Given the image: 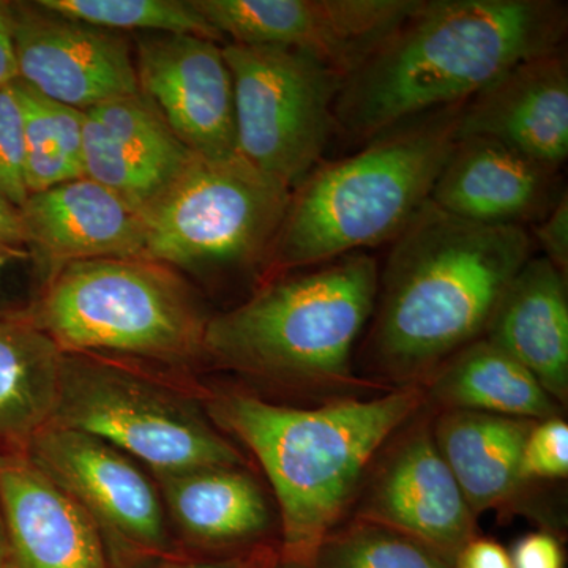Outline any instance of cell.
<instances>
[{
  "label": "cell",
  "instance_id": "2",
  "mask_svg": "<svg viewBox=\"0 0 568 568\" xmlns=\"http://www.w3.org/2000/svg\"><path fill=\"white\" fill-rule=\"evenodd\" d=\"M534 248L526 227L466 222L428 201L379 271L368 353L381 375L424 386L452 355L484 338Z\"/></svg>",
  "mask_w": 568,
  "mask_h": 568
},
{
  "label": "cell",
  "instance_id": "35",
  "mask_svg": "<svg viewBox=\"0 0 568 568\" xmlns=\"http://www.w3.org/2000/svg\"><path fill=\"white\" fill-rule=\"evenodd\" d=\"M245 552L222 556V558H181V556H170V558L155 564L151 568H237Z\"/></svg>",
  "mask_w": 568,
  "mask_h": 568
},
{
  "label": "cell",
  "instance_id": "5",
  "mask_svg": "<svg viewBox=\"0 0 568 568\" xmlns=\"http://www.w3.org/2000/svg\"><path fill=\"white\" fill-rule=\"evenodd\" d=\"M379 264L357 252L260 283L245 302L211 316L204 361L310 390L364 386L353 353L375 313Z\"/></svg>",
  "mask_w": 568,
  "mask_h": 568
},
{
  "label": "cell",
  "instance_id": "11",
  "mask_svg": "<svg viewBox=\"0 0 568 568\" xmlns=\"http://www.w3.org/2000/svg\"><path fill=\"white\" fill-rule=\"evenodd\" d=\"M226 43L276 47L346 77L418 0H192Z\"/></svg>",
  "mask_w": 568,
  "mask_h": 568
},
{
  "label": "cell",
  "instance_id": "25",
  "mask_svg": "<svg viewBox=\"0 0 568 568\" xmlns=\"http://www.w3.org/2000/svg\"><path fill=\"white\" fill-rule=\"evenodd\" d=\"M13 89L21 106L29 194L84 178V111L52 102L20 80Z\"/></svg>",
  "mask_w": 568,
  "mask_h": 568
},
{
  "label": "cell",
  "instance_id": "14",
  "mask_svg": "<svg viewBox=\"0 0 568 568\" xmlns=\"http://www.w3.org/2000/svg\"><path fill=\"white\" fill-rule=\"evenodd\" d=\"M140 93L194 155L237 153L234 82L219 41L145 33L134 50Z\"/></svg>",
  "mask_w": 568,
  "mask_h": 568
},
{
  "label": "cell",
  "instance_id": "22",
  "mask_svg": "<svg viewBox=\"0 0 568 568\" xmlns=\"http://www.w3.org/2000/svg\"><path fill=\"white\" fill-rule=\"evenodd\" d=\"M532 420L474 410H440L433 437L473 514L514 507L530 484L521 454Z\"/></svg>",
  "mask_w": 568,
  "mask_h": 568
},
{
  "label": "cell",
  "instance_id": "16",
  "mask_svg": "<svg viewBox=\"0 0 568 568\" xmlns=\"http://www.w3.org/2000/svg\"><path fill=\"white\" fill-rule=\"evenodd\" d=\"M193 155L141 93L84 111V178L142 213L181 175Z\"/></svg>",
  "mask_w": 568,
  "mask_h": 568
},
{
  "label": "cell",
  "instance_id": "27",
  "mask_svg": "<svg viewBox=\"0 0 568 568\" xmlns=\"http://www.w3.org/2000/svg\"><path fill=\"white\" fill-rule=\"evenodd\" d=\"M312 568H454L435 551L394 530L353 519L317 549Z\"/></svg>",
  "mask_w": 568,
  "mask_h": 568
},
{
  "label": "cell",
  "instance_id": "6",
  "mask_svg": "<svg viewBox=\"0 0 568 568\" xmlns=\"http://www.w3.org/2000/svg\"><path fill=\"white\" fill-rule=\"evenodd\" d=\"M24 316L65 354H122L168 365L204 361L211 316L192 284L145 257H103L47 275Z\"/></svg>",
  "mask_w": 568,
  "mask_h": 568
},
{
  "label": "cell",
  "instance_id": "30",
  "mask_svg": "<svg viewBox=\"0 0 568 568\" xmlns=\"http://www.w3.org/2000/svg\"><path fill=\"white\" fill-rule=\"evenodd\" d=\"M534 246L544 252L549 263L560 272L568 271V194H562L559 203L545 216L541 222L534 224Z\"/></svg>",
  "mask_w": 568,
  "mask_h": 568
},
{
  "label": "cell",
  "instance_id": "21",
  "mask_svg": "<svg viewBox=\"0 0 568 568\" xmlns=\"http://www.w3.org/2000/svg\"><path fill=\"white\" fill-rule=\"evenodd\" d=\"M153 477L171 518L194 545L248 547L271 528L267 497L246 467H197Z\"/></svg>",
  "mask_w": 568,
  "mask_h": 568
},
{
  "label": "cell",
  "instance_id": "23",
  "mask_svg": "<svg viewBox=\"0 0 568 568\" xmlns=\"http://www.w3.org/2000/svg\"><path fill=\"white\" fill-rule=\"evenodd\" d=\"M426 405L493 416L547 420L560 406L528 369L487 338L452 355L424 384Z\"/></svg>",
  "mask_w": 568,
  "mask_h": 568
},
{
  "label": "cell",
  "instance_id": "15",
  "mask_svg": "<svg viewBox=\"0 0 568 568\" xmlns=\"http://www.w3.org/2000/svg\"><path fill=\"white\" fill-rule=\"evenodd\" d=\"M566 192L560 170L489 138L462 136L429 201L466 222L528 230L529 224L541 222Z\"/></svg>",
  "mask_w": 568,
  "mask_h": 568
},
{
  "label": "cell",
  "instance_id": "7",
  "mask_svg": "<svg viewBox=\"0 0 568 568\" xmlns=\"http://www.w3.org/2000/svg\"><path fill=\"white\" fill-rule=\"evenodd\" d=\"M291 193L239 153L193 155L144 212L142 257L175 271L257 275L261 283Z\"/></svg>",
  "mask_w": 568,
  "mask_h": 568
},
{
  "label": "cell",
  "instance_id": "28",
  "mask_svg": "<svg viewBox=\"0 0 568 568\" xmlns=\"http://www.w3.org/2000/svg\"><path fill=\"white\" fill-rule=\"evenodd\" d=\"M0 194L20 209L29 197L24 178V130L13 82L0 88Z\"/></svg>",
  "mask_w": 568,
  "mask_h": 568
},
{
  "label": "cell",
  "instance_id": "38",
  "mask_svg": "<svg viewBox=\"0 0 568 568\" xmlns=\"http://www.w3.org/2000/svg\"><path fill=\"white\" fill-rule=\"evenodd\" d=\"M7 566V532L3 523L2 507H0V568Z\"/></svg>",
  "mask_w": 568,
  "mask_h": 568
},
{
  "label": "cell",
  "instance_id": "1",
  "mask_svg": "<svg viewBox=\"0 0 568 568\" xmlns=\"http://www.w3.org/2000/svg\"><path fill=\"white\" fill-rule=\"evenodd\" d=\"M560 0H418L343 81L336 133L365 144L398 123L467 102L511 67L562 50Z\"/></svg>",
  "mask_w": 568,
  "mask_h": 568
},
{
  "label": "cell",
  "instance_id": "32",
  "mask_svg": "<svg viewBox=\"0 0 568 568\" xmlns=\"http://www.w3.org/2000/svg\"><path fill=\"white\" fill-rule=\"evenodd\" d=\"M454 568H514L510 552L489 538L476 537L459 551Z\"/></svg>",
  "mask_w": 568,
  "mask_h": 568
},
{
  "label": "cell",
  "instance_id": "24",
  "mask_svg": "<svg viewBox=\"0 0 568 568\" xmlns=\"http://www.w3.org/2000/svg\"><path fill=\"white\" fill-rule=\"evenodd\" d=\"M63 357L22 310L0 321V450H24L54 418Z\"/></svg>",
  "mask_w": 568,
  "mask_h": 568
},
{
  "label": "cell",
  "instance_id": "36",
  "mask_svg": "<svg viewBox=\"0 0 568 568\" xmlns=\"http://www.w3.org/2000/svg\"><path fill=\"white\" fill-rule=\"evenodd\" d=\"M29 261H32V254L28 248H17V246L0 244V286H2L3 276L13 265L29 263ZM20 312H11V310L6 308L2 293H0V321L9 320V317L18 315Z\"/></svg>",
  "mask_w": 568,
  "mask_h": 568
},
{
  "label": "cell",
  "instance_id": "26",
  "mask_svg": "<svg viewBox=\"0 0 568 568\" xmlns=\"http://www.w3.org/2000/svg\"><path fill=\"white\" fill-rule=\"evenodd\" d=\"M43 9L108 29L145 33H179L226 44L194 9L192 0H37Z\"/></svg>",
  "mask_w": 568,
  "mask_h": 568
},
{
  "label": "cell",
  "instance_id": "18",
  "mask_svg": "<svg viewBox=\"0 0 568 568\" xmlns=\"http://www.w3.org/2000/svg\"><path fill=\"white\" fill-rule=\"evenodd\" d=\"M462 136L500 142L545 166L568 156V61L558 50L519 62L467 100Z\"/></svg>",
  "mask_w": 568,
  "mask_h": 568
},
{
  "label": "cell",
  "instance_id": "8",
  "mask_svg": "<svg viewBox=\"0 0 568 568\" xmlns=\"http://www.w3.org/2000/svg\"><path fill=\"white\" fill-rule=\"evenodd\" d=\"M201 394L179 390L104 355L65 354L51 424L99 437L153 474L245 467L244 455L205 414Z\"/></svg>",
  "mask_w": 568,
  "mask_h": 568
},
{
  "label": "cell",
  "instance_id": "31",
  "mask_svg": "<svg viewBox=\"0 0 568 568\" xmlns=\"http://www.w3.org/2000/svg\"><path fill=\"white\" fill-rule=\"evenodd\" d=\"M510 556L514 568H566V552L551 532L526 534Z\"/></svg>",
  "mask_w": 568,
  "mask_h": 568
},
{
  "label": "cell",
  "instance_id": "17",
  "mask_svg": "<svg viewBox=\"0 0 568 568\" xmlns=\"http://www.w3.org/2000/svg\"><path fill=\"white\" fill-rule=\"evenodd\" d=\"M6 568H111L91 518L24 450H0Z\"/></svg>",
  "mask_w": 568,
  "mask_h": 568
},
{
  "label": "cell",
  "instance_id": "19",
  "mask_svg": "<svg viewBox=\"0 0 568 568\" xmlns=\"http://www.w3.org/2000/svg\"><path fill=\"white\" fill-rule=\"evenodd\" d=\"M26 248L47 275L78 261L142 257V212L88 178L29 194L20 209Z\"/></svg>",
  "mask_w": 568,
  "mask_h": 568
},
{
  "label": "cell",
  "instance_id": "20",
  "mask_svg": "<svg viewBox=\"0 0 568 568\" xmlns=\"http://www.w3.org/2000/svg\"><path fill=\"white\" fill-rule=\"evenodd\" d=\"M484 338L536 377L558 405L568 399L567 274L532 256L500 297Z\"/></svg>",
  "mask_w": 568,
  "mask_h": 568
},
{
  "label": "cell",
  "instance_id": "29",
  "mask_svg": "<svg viewBox=\"0 0 568 568\" xmlns=\"http://www.w3.org/2000/svg\"><path fill=\"white\" fill-rule=\"evenodd\" d=\"M521 474L528 484L568 476V425L560 417L534 422L521 454Z\"/></svg>",
  "mask_w": 568,
  "mask_h": 568
},
{
  "label": "cell",
  "instance_id": "4",
  "mask_svg": "<svg viewBox=\"0 0 568 568\" xmlns=\"http://www.w3.org/2000/svg\"><path fill=\"white\" fill-rule=\"evenodd\" d=\"M465 104L425 112L353 155L317 164L291 193L263 282L392 244L432 197L459 140Z\"/></svg>",
  "mask_w": 568,
  "mask_h": 568
},
{
  "label": "cell",
  "instance_id": "37",
  "mask_svg": "<svg viewBox=\"0 0 568 568\" xmlns=\"http://www.w3.org/2000/svg\"><path fill=\"white\" fill-rule=\"evenodd\" d=\"M237 568H283L278 547L261 544L248 549Z\"/></svg>",
  "mask_w": 568,
  "mask_h": 568
},
{
  "label": "cell",
  "instance_id": "10",
  "mask_svg": "<svg viewBox=\"0 0 568 568\" xmlns=\"http://www.w3.org/2000/svg\"><path fill=\"white\" fill-rule=\"evenodd\" d=\"M24 452L91 518L111 568H151L173 556L159 488L129 455L58 424Z\"/></svg>",
  "mask_w": 568,
  "mask_h": 568
},
{
  "label": "cell",
  "instance_id": "12",
  "mask_svg": "<svg viewBox=\"0 0 568 568\" xmlns=\"http://www.w3.org/2000/svg\"><path fill=\"white\" fill-rule=\"evenodd\" d=\"M407 422L398 439L369 467L354 519L402 534L454 566L477 536V517L448 469L433 437V420Z\"/></svg>",
  "mask_w": 568,
  "mask_h": 568
},
{
  "label": "cell",
  "instance_id": "34",
  "mask_svg": "<svg viewBox=\"0 0 568 568\" xmlns=\"http://www.w3.org/2000/svg\"><path fill=\"white\" fill-rule=\"evenodd\" d=\"M0 244L26 248L24 224L20 207L0 194Z\"/></svg>",
  "mask_w": 568,
  "mask_h": 568
},
{
  "label": "cell",
  "instance_id": "3",
  "mask_svg": "<svg viewBox=\"0 0 568 568\" xmlns=\"http://www.w3.org/2000/svg\"><path fill=\"white\" fill-rule=\"evenodd\" d=\"M200 399L212 424L244 444L271 481L282 523L283 568H312L373 459L426 406L422 386L308 409L239 390H203Z\"/></svg>",
  "mask_w": 568,
  "mask_h": 568
},
{
  "label": "cell",
  "instance_id": "33",
  "mask_svg": "<svg viewBox=\"0 0 568 568\" xmlns=\"http://www.w3.org/2000/svg\"><path fill=\"white\" fill-rule=\"evenodd\" d=\"M18 80L17 55L13 43L11 2L0 0V88Z\"/></svg>",
  "mask_w": 568,
  "mask_h": 568
},
{
  "label": "cell",
  "instance_id": "9",
  "mask_svg": "<svg viewBox=\"0 0 568 568\" xmlns=\"http://www.w3.org/2000/svg\"><path fill=\"white\" fill-rule=\"evenodd\" d=\"M233 74L237 153L291 192L336 133L343 78L293 50L223 44Z\"/></svg>",
  "mask_w": 568,
  "mask_h": 568
},
{
  "label": "cell",
  "instance_id": "13",
  "mask_svg": "<svg viewBox=\"0 0 568 568\" xmlns=\"http://www.w3.org/2000/svg\"><path fill=\"white\" fill-rule=\"evenodd\" d=\"M18 80L41 95L88 111L140 93L134 52L121 32L11 2Z\"/></svg>",
  "mask_w": 568,
  "mask_h": 568
}]
</instances>
